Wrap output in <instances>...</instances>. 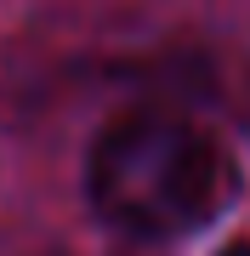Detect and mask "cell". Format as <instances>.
Here are the masks:
<instances>
[{"instance_id":"obj_1","label":"cell","mask_w":250,"mask_h":256,"mask_svg":"<svg viewBox=\"0 0 250 256\" xmlns=\"http://www.w3.org/2000/svg\"><path fill=\"white\" fill-rule=\"evenodd\" d=\"M239 160L216 131L165 108L120 114L85 154V200L131 239H182L239 200Z\"/></svg>"},{"instance_id":"obj_2","label":"cell","mask_w":250,"mask_h":256,"mask_svg":"<svg viewBox=\"0 0 250 256\" xmlns=\"http://www.w3.org/2000/svg\"><path fill=\"white\" fill-rule=\"evenodd\" d=\"M222 256H250V239H239V245H228Z\"/></svg>"}]
</instances>
